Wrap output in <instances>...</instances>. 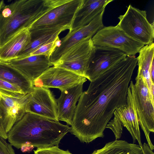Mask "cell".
Instances as JSON below:
<instances>
[{
    "label": "cell",
    "instance_id": "cell-10",
    "mask_svg": "<svg viewBox=\"0 0 154 154\" xmlns=\"http://www.w3.org/2000/svg\"><path fill=\"white\" fill-rule=\"evenodd\" d=\"M86 81L87 79L84 76L53 66L47 69L32 82L33 87L56 88L61 91L84 84Z\"/></svg>",
    "mask_w": 154,
    "mask_h": 154
},
{
    "label": "cell",
    "instance_id": "cell-4",
    "mask_svg": "<svg viewBox=\"0 0 154 154\" xmlns=\"http://www.w3.org/2000/svg\"><path fill=\"white\" fill-rule=\"evenodd\" d=\"M134 85L133 81H130L128 88L126 104L115 110L114 118L108 122L106 128L111 129L114 134L116 139L117 140L121 137L123 127H125L132 136L133 143L137 140L142 149L140 125L134 97Z\"/></svg>",
    "mask_w": 154,
    "mask_h": 154
},
{
    "label": "cell",
    "instance_id": "cell-16",
    "mask_svg": "<svg viewBox=\"0 0 154 154\" xmlns=\"http://www.w3.org/2000/svg\"><path fill=\"white\" fill-rule=\"evenodd\" d=\"M83 84L61 91L57 99L58 120L71 125L76 108V103L83 92Z\"/></svg>",
    "mask_w": 154,
    "mask_h": 154
},
{
    "label": "cell",
    "instance_id": "cell-14",
    "mask_svg": "<svg viewBox=\"0 0 154 154\" xmlns=\"http://www.w3.org/2000/svg\"><path fill=\"white\" fill-rule=\"evenodd\" d=\"M31 92L19 97H8L0 92V116L7 134L26 113V108Z\"/></svg>",
    "mask_w": 154,
    "mask_h": 154
},
{
    "label": "cell",
    "instance_id": "cell-17",
    "mask_svg": "<svg viewBox=\"0 0 154 154\" xmlns=\"http://www.w3.org/2000/svg\"><path fill=\"white\" fill-rule=\"evenodd\" d=\"M137 57L138 70L137 76L142 77L147 85L150 94L154 98V43L143 47Z\"/></svg>",
    "mask_w": 154,
    "mask_h": 154
},
{
    "label": "cell",
    "instance_id": "cell-2",
    "mask_svg": "<svg viewBox=\"0 0 154 154\" xmlns=\"http://www.w3.org/2000/svg\"><path fill=\"white\" fill-rule=\"evenodd\" d=\"M70 128L59 121L27 112L8 132L7 139L17 149L58 146Z\"/></svg>",
    "mask_w": 154,
    "mask_h": 154
},
{
    "label": "cell",
    "instance_id": "cell-22",
    "mask_svg": "<svg viewBox=\"0 0 154 154\" xmlns=\"http://www.w3.org/2000/svg\"><path fill=\"white\" fill-rule=\"evenodd\" d=\"M91 154H144L139 145L116 140L107 143L102 148Z\"/></svg>",
    "mask_w": 154,
    "mask_h": 154
},
{
    "label": "cell",
    "instance_id": "cell-24",
    "mask_svg": "<svg viewBox=\"0 0 154 154\" xmlns=\"http://www.w3.org/2000/svg\"><path fill=\"white\" fill-rule=\"evenodd\" d=\"M60 42V39L59 37L54 41L49 42L40 47L31 53L29 56L43 55L48 56L50 57L56 48L59 46Z\"/></svg>",
    "mask_w": 154,
    "mask_h": 154
},
{
    "label": "cell",
    "instance_id": "cell-20",
    "mask_svg": "<svg viewBox=\"0 0 154 154\" xmlns=\"http://www.w3.org/2000/svg\"><path fill=\"white\" fill-rule=\"evenodd\" d=\"M64 28L29 30L31 40L16 59H21L29 56L36 50L49 42L53 41L59 37Z\"/></svg>",
    "mask_w": 154,
    "mask_h": 154
},
{
    "label": "cell",
    "instance_id": "cell-8",
    "mask_svg": "<svg viewBox=\"0 0 154 154\" xmlns=\"http://www.w3.org/2000/svg\"><path fill=\"white\" fill-rule=\"evenodd\" d=\"M95 46L119 50L127 56H135L145 45L128 36L117 25L103 27L92 37Z\"/></svg>",
    "mask_w": 154,
    "mask_h": 154
},
{
    "label": "cell",
    "instance_id": "cell-7",
    "mask_svg": "<svg viewBox=\"0 0 154 154\" xmlns=\"http://www.w3.org/2000/svg\"><path fill=\"white\" fill-rule=\"evenodd\" d=\"M134 85V94L138 120L146 140L147 144L152 150L154 146L150 133L154 132V101L151 96L145 80L136 76Z\"/></svg>",
    "mask_w": 154,
    "mask_h": 154
},
{
    "label": "cell",
    "instance_id": "cell-6",
    "mask_svg": "<svg viewBox=\"0 0 154 154\" xmlns=\"http://www.w3.org/2000/svg\"><path fill=\"white\" fill-rule=\"evenodd\" d=\"M118 19L117 25L130 37L144 45L153 42L154 23L149 22L145 11L130 5L125 14L120 15Z\"/></svg>",
    "mask_w": 154,
    "mask_h": 154
},
{
    "label": "cell",
    "instance_id": "cell-21",
    "mask_svg": "<svg viewBox=\"0 0 154 154\" xmlns=\"http://www.w3.org/2000/svg\"><path fill=\"white\" fill-rule=\"evenodd\" d=\"M0 79L18 86L26 94L32 91V81L8 62L0 60Z\"/></svg>",
    "mask_w": 154,
    "mask_h": 154
},
{
    "label": "cell",
    "instance_id": "cell-15",
    "mask_svg": "<svg viewBox=\"0 0 154 154\" xmlns=\"http://www.w3.org/2000/svg\"><path fill=\"white\" fill-rule=\"evenodd\" d=\"M32 81L53 66L50 57L43 55H32L6 62Z\"/></svg>",
    "mask_w": 154,
    "mask_h": 154
},
{
    "label": "cell",
    "instance_id": "cell-30",
    "mask_svg": "<svg viewBox=\"0 0 154 154\" xmlns=\"http://www.w3.org/2000/svg\"><path fill=\"white\" fill-rule=\"evenodd\" d=\"M0 99H1V97H0Z\"/></svg>",
    "mask_w": 154,
    "mask_h": 154
},
{
    "label": "cell",
    "instance_id": "cell-23",
    "mask_svg": "<svg viewBox=\"0 0 154 154\" xmlns=\"http://www.w3.org/2000/svg\"><path fill=\"white\" fill-rule=\"evenodd\" d=\"M0 92L13 97H21L26 94L18 86L0 79Z\"/></svg>",
    "mask_w": 154,
    "mask_h": 154
},
{
    "label": "cell",
    "instance_id": "cell-19",
    "mask_svg": "<svg viewBox=\"0 0 154 154\" xmlns=\"http://www.w3.org/2000/svg\"><path fill=\"white\" fill-rule=\"evenodd\" d=\"M30 40L28 29L19 32L0 47V60L8 62L16 59Z\"/></svg>",
    "mask_w": 154,
    "mask_h": 154
},
{
    "label": "cell",
    "instance_id": "cell-28",
    "mask_svg": "<svg viewBox=\"0 0 154 154\" xmlns=\"http://www.w3.org/2000/svg\"><path fill=\"white\" fill-rule=\"evenodd\" d=\"M142 149L144 154H154L152 150L151 149L147 144L145 143L142 144Z\"/></svg>",
    "mask_w": 154,
    "mask_h": 154
},
{
    "label": "cell",
    "instance_id": "cell-27",
    "mask_svg": "<svg viewBox=\"0 0 154 154\" xmlns=\"http://www.w3.org/2000/svg\"><path fill=\"white\" fill-rule=\"evenodd\" d=\"M0 137L6 140L8 139V134L6 132L0 116Z\"/></svg>",
    "mask_w": 154,
    "mask_h": 154
},
{
    "label": "cell",
    "instance_id": "cell-12",
    "mask_svg": "<svg viewBox=\"0 0 154 154\" xmlns=\"http://www.w3.org/2000/svg\"><path fill=\"white\" fill-rule=\"evenodd\" d=\"M127 56L125 54L116 49L95 46L94 55L89 64L85 77L92 82Z\"/></svg>",
    "mask_w": 154,
    "mask_h": 154
},
{
    "label": "cell",
    "instance_id": "cell-3",
    "mask_svg": "<svg viewBox=\"0 0 154 154\" xmlns=\"http://www.w3.org/2000/svg\"><path fill=\"white\" fill-rule=\"evenodd\" d=\"M60 0H18L4 5L0 10V47L32 25Z\"/></svg>",
    "mask_w": 154,
    "mask_h": 154
},
{
    "label": "cell",
    "instance_id": "cell-29",
    "mask_svg": "<svg viewBox=\"0 0 154 154\" xmlns=\"http://www.w3.org/2000/svg\"><path fill=\"white\" fill-rule=\"evenodd\" d=\"M5 5V4L3 0L0 1V10Z\"/></svg>",
    "mask_w": 154,
    "mask_h": 154
},
{
    "label": "cell",
    "instance_id": "cell-5",
    "mask_svg": "<svg viewBox=\"0 0 154 154\" xmlns=\"http://www.w3.org/2000/svg\"><path fill=\"white\" fill-rule=\"evenodd\" d=\"M83 0H63L35 21L29 30L64 28L71 30L75 15Z\"/></svg>",
    "mask_w": 154,
    "mask_h": 154
},
{
    "label": "cell",
    "instance_id": "cell-26",
    "mask_svg": "<svg viewBox=\"0 0 154 154\" xmlns=\"http://www.w3.org/2000/svg\"><path fill=\"white\" fill-rule=\"evenodd\" d=\"M12 146L0 137V154H16Z\"/></svg>",
    "mask_w": 154,
    "mask_h": 154
},
{
    "label": "cell",
    "instance_id": "cell-11",
    "mask_svg": "<svg viewBox=\"0 0 154 154\" xmlns=\"http://www.w3.org/2000/svg\"><path fill=\"white\" fill-rule=\"evenodd\" d=\"M104 11L101 12L88 25L69 31L66 35L60 39L59 46L56 48L50 57L53 66L71 47L83 39L92 38L104 27L102 19Z\"/></svg>",
    "mask_w": 154,
    "mask_h": 154
},
{
    "label": "cell",
    "instance_id": "cell-25",
    "mask_svg": "<svg viewBox=\"0 0 154 154\" xmlns=\"http://www.w3.org/2000/svg\"><path fill=\"white\" fill-rule=\"evenodd\" d=\"M34 154H72L68 150H64L60 149L59 146L38 148L34 150Z\"/></svg>",
    "mask_w": 154,
    "mask_h": 154
},
{
    "label": "cell",
    "instance_id": "cell-9",
    "mask_svg": "<svg viewBox=\"0 0 154 154\" xmlns=\"http://www.w3.org/2000/svg\"><path fill=\"white\" fill-rule=\"evenodd\" d=\"M92 38L79 42L63 55L53 66L61 67L85 77L95 51Z\"/></svg>",
    "mask_w": 154,
    "mask_h": 154
},
{
    "label": "cell",
    "instance_id": "cell-1",
    "mask_svg": "<svg viewBox=\"0 0 154 154\" xmlns=\"http://www.w3.org/2000/svg\"><path fill=\"white\" fill-rule=\"evenodd\" d=\"M135 56H127L91 82L79 100L70 132L81 142L103 137L115 110L126 104L128 85L137 65Z\"/></svg>",
    "mask_w": 154,
    "mask_h": 154
},
{
    "label": "cell",
    "instance_id": "cell-18",
    "mask_svg": "<svg viewBox=\"0 0 154 154\" xmlns=\"http://www.w3.org/2000/svg\"><path fill=\"white\" fill-rule=\"evenodd\" d=\"M113 0H83L76 12L71 31L86 25L93 20Z\"/></svg>",
    "mask_w": 154,
    "mask_h": 154
},
{
    "label": "cell",
    "instance_id": "cell-13",
    "mask_svg": "<svg viewBox=\"0 0 154 154\" xmlns=\"http://www.w3.org/2000/svg\"><path fill=\"white\" fill-rule=\"evenodd\" d=\"M57 100L49 88L33 87L26 111L29 112L59 121Z\"/></svg>",
    "mask_w": 154,
    "mask_h": 154
}]
</instances>
